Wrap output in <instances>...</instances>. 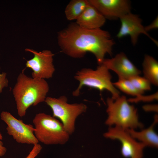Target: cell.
<instances>
[{
    "label": "cell",
    "instance_id": "obj_20",
    "mask_svg": "<svg viewBox=\"0 0 158 158\" xmlns=\"http://www.w3.org/2000/svg\"><path fill=\"white\" fill-rule=\"evenodd\" d=\"M42 148L40 144L37 143L35 145L31 151L25 158H35L40 152Z\"/></svg>",
    "mask_w": 158,
    "mask_h": 158
},
{
    "label": "cell",
    "instance_id": "obj_1",
    "mask_svg": "<svg viewBox=\"0 0 158 158\" xmlns=\"http://www.w3.org/2000/svg\"><path fill=\"white\" fill-rule=\"evenodd\" d=\"M58 43L62 52L71 57H83L87 52L95 56L99 65L107 54H112L115 44L109 32L100 28L89 29L72 23L59 32Z\"/></svg>",
    "mask_w": 158,
    "mask_h": 158
},
{
    "label": "cell",
    "instance_id": "obj_7",
    "mask_svg": "<svg viewBox=\"0 0 158 158\" xmlns=\"http://www.w3.org/2000/svg\"><path fill=\"white\" fill-rule=\"evenodd\" d=\"M0 118L7 125L8 134L17 142L33 145L38 143L34 134L35 129L32 125L24 123L22 120L17 119L7 111H2Z\"/></svg>",
    "mask_w": 158,
    "mask_h": 158
},
{
    "label": "cell",
    "instance_id": "obj_3",
    "mask_svg": "<svg viewBox=\"0 0 158 158\" xmlns=\"http://www.w3.org/2000/svg\"><path fill=\"white\" fill-rule=\"evenodd\" d=\"M107 103L108 117L105 124L126 130L143 128V124L139 120L137 109L129 103L125 96H120L115 100L108 97Z\"/></svg>",
    "mask_w": 158,
    "mask_h": 158
},
{
    "label": "cell",
    "instance_id": "obj_22",
    "mask_svg": "<svg viewBox=\"0 0 158 158\" xmlns=\"http://www.w3.org/2000/svg\"><path fill=\"white\" fill-rule=\"evenodd\" d=\"M158 28V18L157 17L150 25L144 27L146 31L147 32Z\"/></svg>",
    "mask_w": 158,
    "mask_h": 158
},
{
    "label": "cell",
    "instance_id": "obj_4",
    "mask_svg": "<svg viewBox=\"0 0 158 158\" xmlns=\"http://www.w3.org/2000/svg\"><path fill=\"white\" fill-rule=\"evenodd\" d=\"M32 122L36 138L44 145H64L69 139L70 135L62 123L49 114L43 113L37 114Z\"/></svg>",
    "mask_w": 158,
    "mask_h": 158
},
{
    "label": "cell",
    "instance_id": "obj_12",
    "mask_svg": "<svg viewBox=\"0 0 158 158\" xmlns=\"http://www.w3.org/2000/svg\"><path fill=\"white\" fill-rule=\"evenodd\" d=\"M102 64L109 70L115 72L119 78L128 79L135 75H139L141 73V71L123 52L117 54L111 59H104Z\"/></svg>",
    "mask_w": 158,
    "mask_h": 158
},
{
    "label": "cell",
    "instance_id": "obj_14",
    "mask_svg": "<svg viewBox=\"0 0 158 158\" xmlns=\"http://www.w3.org/2000/svg\"><path fill=\"white\" fill-rule=\"evenodd\" d=\"M158 122V116H154L152 124L148 128L142 129L140 131H137L133 129H126L131 136L135 140H138L145 146L157 148L158 135L154 130V127Z\"/></svg>",
    "mask_w": 158,
    "mask_h": 158
},
{
    "label": "cell",
    "instance_id": "obj_16",
    "mask_svg": "<svg viewBox=\"0 0 158 158\" xmlns=\"http://www.w3.org/2000/svg\"><path fill=\"white\" fill-rule=\"evenodd\" d=\"M89 3L87 0L70 1L65 10L66 18L70 20H76L83 12Z\"/></svg>",
    "mask_w": 158,
    "mask_h": 158
},
{
    "label": "cell",
    "instance_id": "obj_19",
    "mask_svg": "<svg viewBox=\"0 0 158 158\" xmlns=\"http://www.w3.org/2000/svg\"><path fill=\"white\" fill-rule=\"evenodd\" d=\"M157 99L158 93L156 92L154 94L149 96H144L142 95L135 98H130L127 100L128 102L136 103L140 101L150 102Z\"/></svg>",
    "mask_w": 158,
    "mask_h": 158
},
{
    "label": "cell",
    "instance_id": "obj_15",
    "mask_svg": "<svg viewBox=\"0 0 158 158\" xmlns=\"http://www.w3.org/2000/svg\"><path fill=\"white\" fill-rule=\"evenodd\" d=\"M144 77L151 84L158 85V62L152 57L145 55L142 63Z\"/></svg>",
    "mask_w": 158,
    "mask_h": 158
},
{
    "label": "cell",
    "instance_id": "obj_11",
    "mask_svg": "<svg viewBox=\"0 0 158 158\" xmlns=\"http://www.w3.org/2000/svg\"><path fill=\"white\" fill-rule=\"evenodd\" d=\"M106 18L117 19L130 12V2L127 0H88Z\"/></svg>",
    "mask_w": 158,
    "mask_h": 158
},
{
    "label": "cell",
    "instance_id": "obj_17",
    "mask_svg": "<svg viewBox=\"0 0 158 158\" xmlns=\"http://www.w3.org/2000/svg\"><path fill=\"white\" fill-rule=\"evenodd\" d=\"M113 84L121 91L131 95L137 97L144 93L136 89L128 79L119 78L117 81Z\"/></svg>",
    "mask_w": 158,
    "mask_h": 158
},
{
    "label": "cell",
    "instance_id": "obj_5",
    "mask_svg": "<svg viewBox=\"0 0 158 158\" xmlns=\"http://www.w3.org/2000/svg\"><path fill=\"white\" fill-rule=\"evenodd\" d=\"M79 85L72 93L74 96L79 95L84 86L95 88L100 92L106 90L111 94V98L115 100L120 96V93L111 82V75L109 70L103 64L99 65L96 69L83 68L77 71L74 76Z\"/></svg>",
    "mask_w": 158,
    "mask_h": 158
},
{
    "label": "cell",
    "instance_id": "obj_10",
    "mask_svg": "<svg viewBox=\"0 0 158 158\" xmlns=\"http://www.w3.org/2000/svg\"><path fill=\"white\" fill-rule=\"evenodd\" d=\"M121 26L116 37L121 38L129 35L131 43L135 45L137 43L139 35L143 34L149 37L157 45L158 42L151 37L145 30L142 24V20L138 16L130 12L121 17L120 18Z\"/></svg>",
    "mask_w": 158,
    "mask_h": 158
},
{
    "label": "cell",
    "instance_id": "obj_8",
    "mask_svg": "<svg viewBox=\"0 0 158 158\" xmlns=\"http://www.w3.org/2000/svg\"><path fill=\"white\" fill-rule=\"evenodd\" d=\"M103 136L106 138L120 141L121 154L124 157L143 158V150L145 146L132 138L126 129L116 126L109 127Z\"/></svg>",
    "mask_w": 158,
    "mask_h": 158
},
{
    "label": "cell",
    "instance_id": "obj_9",
    "mask_svg": "<svg viewBox=\"0 0 158 158\" xmlns=\"http://www.w3.org/2000/svg\"><path fill=\"white\" fill-rule=\"evenodd\" d=\"M25 51L32 53L33 57L27 61L26 68L32 71V77L33 78L48 79L53 76L55 71L53 64L54 54L49 50H44L38 52L32 49L27 48Z\"/></svg>",
    "mask_w": 158,
    "mask_h": 158
},
{
    "label": "cell",
    "instance_id": "obj_21",
    "mask_svg": "<svg viewBox=\"0 0 158 158\" xmlns=\"http://www.w3.org/2000/svg\"><path fill=\"white\" fill-rule=\"evenodd\" d=\"M6 76V73L3 72L1 73H0V93H1L4 88L8 86V80Z\"/></svg>",
    "mask_w": 158,
    "mask_h": 158
},
{
    "label": "cell",
    "instance_id": "obj_13",
    "mask_svg": "<svg viewBox=\"0 0 158 158\" xmlns=\"http://www.w3.org/2000/svg\"><path fill=\"white\" fill-rule=\"evenodd\" d=\"M89 3L83 12L76 20V23L86 29L99 28L104 24L106 18L95 8Z\"/></svg>",
    "mask_w": 158,
    "mask_h": 158
},
{
    "label": "cell",
    "instance_id": "obj_18",
    "mask_svg": "<svg viewBox=\"0 0 158 158\" xmlns=\"http://www.w3.org/2000/svg\"><path fill=\"white\" fill-rule=\"evenodd\" d=\"M128 79L133 86L140 91L144 92L145 91L151 90V83L144 77L137 75L132 76Z\"/></svg>",
    "mask_w": 158,
    "mask_h": 158
},
{
    "label": "cell",
    "instance_id": "obj_23",
    "mask_svg": "<svg viewBox=\"0 0 158 158\" xmlns=\"http://www.w3.org/2000/svg\"><path fill=\"white\" fill-rule=\"evenodd\" d=\"M143 109L147 111L158 112V106L157 105H146L143 107Z\"/></svg>",
    "mask_w": 158,
    "mask_h": 158
},
{
    "label": "cell",
    "instance_id": "obj_6",
    "mask_svg": "<svg viewBox=\"0 0 158 158\" xmlns=\"http://www.w3.org/2000/svg\"><path fill=\"white\" fill-rule=\"evenodd\" d=\"M44 102L51 109L52 116L60 119L70 135L75 131L77 118L87 109V105L83 103H68L67 97L64 95L57 98L47 97Z\"/></svg>",
    "mask_w": 158,
    "mask_h": 158
},
{
    "label": "cell",
    "instance_id": "obj_24",
    "mask_svg": "<svg viewBox=\"0 0 158 158\" xmlns=\"http://www.w3.org/2000/svg\"><path fill=\"white\" fill-rule=\"evenodd\" d=\"M2 139L3 136L0 132V157H2L5 155L7 151L6 148L4 146L3 143L2 141Z\"/></svg>",
    "mask_w": 158,
    "mask_h": 158
},
{
    "label": "cell",
    "instance_id": "obj_2",
    "mask_svg": "<svg viewBox=\"0 0 158 158\" xmlns=\"http://www.w3.org/2000/svg\"><path fill=\"white\" fill-rule=\"evenodd\" d=\"M49 90L48 84L45 79L29 77L23 71L18 76L12 90L19 116L23 117L31 106L44 102Z\"/></svg>",
    "mask_w": 158,
    "mask_h": 158
}]
</instances>
